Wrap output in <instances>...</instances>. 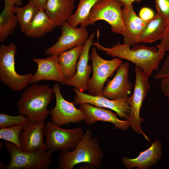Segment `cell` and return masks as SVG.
Segmentation results:
<instances>
[{
    "instance_id": "obj_21",
    "label": "cell",
    "mask_w": 169,
    "mask_h": 169,
    "mask_svg": "<svg viewBox=\"0 0 169 169\" xmlns=\"http://www.w3.org/2000/svg\"><path fill=\"white\" fill-rule=\"evenodd\" d=\"M168 23L157 13L149 21L141 34L140 43H152L162 38Z\"/></svg>"
},
{
    "instance_id": "obj_16",
    "label": "cell",
    "mask_w": 169,
    "mask_h": 169,
    "mask_svg": "<svg viewBox=\"0 0 169 169\" xmlns=\"http://www.w3.org/2000/svg\"><path fill=\"white\" fill-rule=\"evenodd\" d=\"M33 62L36 63L38 68L35 73L33 74L30 84L36 83L42 80H51L64 84L66 79L61 71L58 56L50 55L45 58H34Z\"/></svg>"
},
{
    "instance_id": "obj_17",
    "label": "cell",
    "mask_w": 169,
    "mask_h": 169,
    "mask_svg": "<svg viewBox=\"0 0 169 169\" xmlns=\"http://www.w3.org/2000/svg\"><path fill=\"white\" fill-rule=\"evenodd\" d=\"M123 6L122 18L125 30L122 35L124 43L130 47L140 43L141 32L149 21L143 20L136 15L132 4Z\"/></svg>"
},
{
    "instance_id": "obj_15",
    "label": "cell",
    "mask_w": 169,
    "mask_h": 169,
    "mask_svg": "<svg viewBox=\"0 0 169 169\" xmlns=\"http://www.w3.org/2000/svg\"><path fill=\"white\" fill-rule=\"evenodd\" d=\"M79 109L85 114L84 123L87 125H92L96 122L101 121L113 124L116 129L127 131L130 125L127 120H122L118 117V115L111 110L94 106L87 103L79 105Z\"/></svg>"
},
{
    "instance_id": "obj_10",
    "label": "cell",
    "mask_w": 169,
    "mask_h": 169,
    "mask_svg": "<svg viewBox=\"0 0 169 169\" xmlns=\"http://www.w3.org/2000/svg\"><path fill=\"white\" fill-rule=\"evenodd\" d=\"M55 96V106L50 111L52 122L61 127L70 123H77L84 121L85 114L80 109L77 108L74 102H69L63 97L59 85L54 84L52 88Z\"/></svg>"
},
{
    "instance_id": "obj_1",
    "label": "cell",
    "mask_w": 169,
    "mask_h": 169,
    "mask_svg": "<svg viewBox=\"0 0 169 169\" xmlns=\"http://www.w3.org/2000/svg\"><path fill=\"white\" fill-rule=\"evenodd\" d=\"M92 45L109 56L134 63L149 77L154 71L158 70L159 63L164 58L166 52L154 46L148 47L144 44L136 45L130 48L129 46L119 42L110 48H106L102 45L98 40L95 42H93Z\"/></svg>"
},
{
    "instance_id": "obj_32",
    "label": "cell",
    "mask_w": 169,
    "mask_h": 169,
    "mask_svg": "<svg viewBox=\"0 0 169 169\" xmlns=\"http://www.w3.org/2000/svg\"><path fill=\"white\" fill-rule=\"evenodd\" d=\"M155 16L153 11L151 9L147 7L142 8L139 13V17L145 21H150Z\"/></svg>"
},
{
    "instance_id": "obj_5",
    "label": "cell",
    "mask_w": 169,
    "mask_h": 169,
    "mask_svg": "<svg viewBox=\"0 0 169 169\" xmlns=\"http://www.w3.org/2000/svg\"><path fill=\"white\" fill-rule=\"evenodd\" d=\"M123 6L120 0H100L94 6L87 18L80 25L86 27L98 20H103L110 25L112 32L122 35L125 30L121 9Z\"/></svg>"
},
{
    "instance_id": "obj_24",
    "label": "cell",
    "mask_w": 169,
    "mask_h": 169,
    "mask_svg": "<svg viewBox=\"0 0 169 169\" xmlns=\"http://www.w3.org/2000/svg\"><path fill=\"white\" fill-rule=\"evenodd\" d=\"M5 6L0 15V42H4L13 32L18 23L13 10L14 5L4 1Z\"/></svg>"
},
{
    "instance_id": "obj_7",
    "label": "cell",
    "mask_w": 169,
    "mask_h": 169,
    "mask_svg": "<svg viewBox=\"0 0 169 169\" xmlns=\"http://www.w3.org/2000/svg\"><path fill=\"white\" fill-rule=\"evenodd\" d=\"M84 133L81 127L71 129L61 128L52 122H46L44 126L45 149L53 151L74 149L82 138Z\"/></svg>"
},
{
    "instance_id": "obj_20",
    "label": "cell",
    "mask_w": 169,
    "mask_h": 169,
    "mask_svg": "<svg viewBox=\"0 0 169 169\" xmlns=\"http://www.w3.org/2000/svg\"><path fill=\"white\" fill-rule=\"evenodd\" d=\"M74 3L69 0H48L45 11L56 27L61 26L72 14Z\"/></svg>"
},
{
    "instance_id": "obj_27",
    "label": "cell",
    "mask_w": 169,
    "mask_h": 169,
    "mask_svg": "<svg viewBox=\"0 0 169 169\" xmlns=\"http://www.w3.org/2000/svg\"><path fill=\"white\" fill-rule=\"evenodd\" d=\"M28 122L8 128H0V139L12 142L21 149L19 141L20 134Z\"/></svg>"
},
{
    "instance_id": "obj_25",
    "label": "cell",
    "mask_w": 169,
    "mask_h": 169,
    "mask_svg": "<svg viewBox=\"0 0 169 169\" xmlns=\"http://www.w3.org/2000/svg\"><path fill=\"white\" fill-rule=\"evenodd\" d=\"M13 9L17 17L21 31L24 33L38 10L29 2L23 7L14 6Z\"/></svg>"
},
{
    "instance_id": "obj_6",
    "label": "cell",
    "mask_w": 169,
    "mask_h": 169,
    "mask_svg": "<svg viewBox=\"0 0 169 169\" xmlns=\"http://www.w3.org/2000/svg\"><path fill=\"white\" fill-rule=\"evenodd\" d=\"M17 48L15 44L0 46V81L15 91L24 90L30 84L32 73L21 75L15 70V56Z\"/></svg>"
},
{
    "instance_id": "obj_14",
    "label": "cell",
    "mask_w": 169,
    "mask_h": 169,
    "mask_svg": "<svg viewBox=\"0 0 169 169\" xmlns=\"http://www.w3.org/2000/svg\"><path fill=\"white\" fill-rule=\"evenodd\" d=\"M95 35V32L91 33L84 44L77 64L76 73L73 77L66 80L64 83L66 85L73 86L82 92L88 91L87 82L92 71V65H89L88 62L90 50Z\"/></svg>"
},
{
    "instance_id": "obj_31",
    "label": "cell",
    "mask_w": 169,
    "mask_h": 169,
    "mask_svg": "<svg viewBox=\"0 0 169 169\" xmlns=\"http://www.w3.org/2000/svg\"><path fill=\"white\" fill-rule=\"evenodd\" d=\"M156 47L169 52V22L160 43L156 45Z\"/></svg>"
},
{
    "instance_id": "obj_29",
    "label": "cell",
    "mask_w": 169,
    "mask_h": 169,
    "mask_svg": "<svg viewBox=\"0 0 169 169\" xmlns=\"http://www.w3.org/2000/svg\"><path fill=\"white\" fill-rule=\"evenodd\" d=\"M157 13L169 22V0H155Z\"/></svg>"
},
{
    "instance_id": "obj_23",
    "label": "cell",
    "mask_w": 169,
    "mask_h": 169,
    "mask_svg": "<svg viewBox=\"0 0 169 169\" xmlns=\"http://www.w3.org/2000/svg\"><path fill=\"white\" fill-rule=\"evenodd\" d=\"M55 27L45 10H38L24 33L28 37L39 38L51 32Z\"/></svg>"
},
{
    "instance_id": "obj_12",
    "label": "cell",
    "mask_w": 169,
    "mask_h": 169,
    "mask_svg": "<svg viewBox=\"0 0 169 169\" xmlns=\"http://www.w3.org/2000/svg\"><path fill=\"white\" fill-rule=\"evenodd\" d=\"M129 66L128 62L120 65L113 79L104 87L100 96L112 100L126 99L129 97L133 88L129 79Z\"/></svg>"
},
{
    "instance_id": "obj_19",
    "label": "cell",
    "mask_w": 169,
    "mask_h": 169,
    "mask_svg": "<svg viewBox=\"0 0 169 169\" xmlns=\"http://www.w3.org/2000/svg\"><path fill=\"white\" fill-rule=\"evenodd\" d=\"M161 142L158 139L156 140L149 148L141 152L136 157L131 159L124 156L122 158L121 163L127 169H149L161 159Z\"/></svg>"
},
{
    "instance_id": "obj_4",
    "label": "cell",
    "mask_w": 169,
    "mask_h": 169,
    "mask_svg": "<svg viewBox=\"0 0 169 169\" xmlns=\"http://www.w3.org/2000/svg\"><path fill=\"white\" fill-rule=\"evenodd\" d=\"M5 146L10 156V161L5 169H47L52 163V151L39 148L32 151H24L7 141Z\"/></svg>"
},
{
    "instance_id": "obj_2",
    "label": "cell",
    "mask_w": 169,
    "mask_h": 169,
    "mask_svg": "<svg viewBox=\"0 0 169 169\" xmlns=\"http://www.w3.org/2000/svg\"><path fill=\"white\" fill-rule=\"evenodd\" d=\"M103 156L97 138L93 137L89 129L74 149L61 151L58 158V168L72 169L78 164L84 163L87 169H98L101 166Z\"/></svg>"
},
{
    "instance_id": "obj_33",
    "label": "cell",
    "mask_w": 169,
    "mask_h": 169,
    "mask_svg": "<svg viewBox=\"0 0 169 169\" xmlns=\"http://www.w3.org/2000/svg\"><path fill=\"white\" fill-rule=\"evenodd\" d=\"M161 80V90L164 95L169 99V76Z\"/></svg>"
},
{
    "instance_id": "obj_37",
    "label": "cell",
    "mask_w": 169,
    "mask_h": 169,
    "mask_svg": "<svg viewBox=\"0 0 169 169\" xmlns=\"http://www.w3.org/2000/svg\"><path fill=\"white\" fill-rule=\"evenodd\" d=\"M70 0L71 1L73 2H74V1L76 0Z\"/></svg>"
},
{
    "instance_id": "obj_36",
    "label": "cell",
    "mask_w": 169,
    "mask_h": 169,
    "mask_svg": "<svg viewBox=\"0 0 169 169\" xmlns=\"http://www.w3.org/2000/svg\"><path fill=\"white\" fill-rule=\"evenodd\" d=\"M123 3L124 5H130L132 4L133 2H136L137 3L140 2L141 0H120Z\"/></svg>"
},
{
    "instance_id": "obj_26",
    "label": "cell",
    "mask_w": 169,
    "mask_h": 169,
    "mask_svg": "<svg viewBox=\"0 0 169 169\" xmlns=\"http://www.w3.org/2000/svg\"><path fill=\"white\" fill-rule=\"evenodd\" d=\"M100 0H79L76 10L67 21L72 27H75L84 21L95 4Z\"/></svg>"
},
{
    "instance_id": "obj_9",
    "label": "cell",
    "mask_w": 169,
    "mask_h": 169,
    "mask_svg": "<svg viewBox=\"0 0 169 169\" xmlns=\"http://www.w3.org/2000/svg\"><path fill=\"white\" fill-rule=\"evenodd\" d=\"M90 58L93 74L87 81V91L91 95L100 96L105 82L113 75L122 61L118 58L105 59L99 55L95 47L92 48Z\"/></svg>"
},
{
    "instance_id": "obj_11",
    "label": "cell",
    "mask_w": 169,
    "mask_h": 169,
    "mask_svg": "<svg viewBox=\"0 0 169 169\" xmlns=\"http://www.w3.org/2000/svg\"><path fill=\"white\" fill-rule=\"evenodd\" d=\"M61 27V34L58 41L46 50L44 54L58 56L63 52L84 45L89 37L86 27H73L67 22Z\"/></svg>"
},
{
    "instance_id": "obj_30",
    "label": "cell",
    "mask_w": 169,
    "mask_h": 169,
    "mask_svg": "<svg viewBox=\"0 0 169 169\" xmlns=\"http://www.w3.org/2000/svg\"><path fill=\"white\" fill-rule=\"evenodd\" d=\"M169 76V53L166 57L161 69L154 76L156 79H161Z\"/></svg>"
},
{
    "instance_id": "obj_3",
    "label": "cell",
    "mask_w": 169,
    "mask_h": 169,
    "mask_svg": "<svg viewBox=\"0 0 169 169\" xmlns=\"http://www.w3.org/2000/svg\"><path fill=\"white\" fill-rule=\"evenodd\" d=\"M54 93L49 85L33 84L24 89L17 102L18 113L28 117L31 122L46 119L50 114L47 108Z\"/></svg>"
},
{
    "instance_id": "obj_13",
    "label": "cell",
    "mask_w": 169,
    "mask_h": 169,
    "mask_svg": "<svg viewBox=\"0 0 169 169\" xmlns=\"http://www.w3.org/2000/svg\"><path fill=\"white\" fill-rule=\"evenodd\" d=\"M76 96L74 103L77 105L87 103L94 106L110 109L116 112L121 118L127 120L130 112V107L126 99L110 100L101 96H94L86 94L74 88Z\"/></svg>"
},
{
    "instance_id": "obj_22",
    "label": "cell",
    "mask_w": 169,
    "mask_h": 169,
    "mask_svg": "<svg viewBox=\"0 0 169 169\" xmlns=\"http://www.w3.org/2000/svg\"><path fill=\"white\" fill-rule=\"evenodd\" d=\"M83 48V45L77 46L59 55V65L66 80L72 78L75 75L77 60Z\"/></svg>"
},
{
    "instance_id": "obj_18",
    "label": "cell",
    "mask_w": 169,
    "mask_h": 169,
    "mask_svg": "<svg viewBox=\"0 0 169 169\" xmlns=\"http://www.w3.org/2000/svg\"><path fill=\"white\" fill-rule=\"evenodd\" d=\"M46 119L35 122L29 121L20 133L19 141L21 149L32 151L45 148L43 140V128Z\"/></svg>"
},
{
    "instance_id": "obj_34",
    "label": "cell",
    "mask_w": 169,
    "mask_h": 169,
    "mask_svg": "<svg viewBox=\"0 0 169 169\" xmlns=\"http://www.w3.org/2000/svg\"><path fill=\"white\" fill-rule=\"evenodd\" d=\"M48 0H29V2L32 4L38 10H44Z\"/></svg>"
},
{
    "instance_id": "obj_8",
    "label": "cell",
    "mask_w": 169,
    "mask_h": 169,
    "mask_svg": "<svg viewBox=\"0 0 169 169\" xmlns=\"http://www.w3.org/2000/svg\"><path fill=\"white\" fill-rule=\"evenodd\" d=\"M135 82L133 94L126 99L130 107L129 117L127 120L132 130L138 134H141L145 139L151 142L142 130L141 124L144 120L140 115L143 102L150 87L149 77L139 67L135 65Z\"/></svg>"
},
{
    "instance_id": "obj_28",
    "label": "cell",
    "mask_w": 169,
    "mask_h": 169,
    "mask_svg": "<svg viewBox=\"0 0 169 169\" xmlns=\"http://www.w3.org/2000/svg\"><path fill=\"white\" fill-rule=\"evenodd\" d=\"M30 121L27 117L19 114L13 116L4 113L0 114V128L11 127L18 125L27 123Z\"/></svg>"
},
{
    "instance_id": "obj_35",
    "label": "cell",
    "mask_w": 169,
    "mask_h": 169,
    "mask_svg": "<svg viewBox=\"0 0 169 169\" xmlns=\"http://www.w3.org/2000/svg\"><path fill=\"white\" fill-rule=\"evenodd\" d=\"M15 6H20L23 3L22 0H3Z\"/></svg>"
}]
</instances>
